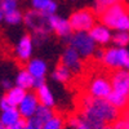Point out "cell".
<instances>
[{"label": "cell", "instance_id": "obj_24", "mask_svg": "<svg viewBox=\"0 0 129 129\" xmlns=\"http://www.w3.org/2000/svg\"><path fill=\"white\" fill-rule=\"evenodd\" d=\"M123 0H95V4H94V12L97 14H101L103 10H106L109 7L117 4V3H121Z\"/></svg>", "mask_w": 129, "mask_h": 129}, {"label": "cell", "instance_id": "obj_4", "mask_svg": "<svg viewBox=\"0 0 129 129\" xmlns=\"http://www.w3.org/2000/svg\"><path fill=\"white\" fill-rule=\"evenodd\" d=\"M69 21L74 31L89 32L95 25V14L93 10L84 8V9H79L76 12H74L70 16Z\"/></svg>", "mask_w": 129, "mask_h": 129}, {"label": "cell", "instance_id": "obj_34", "mask_svg": "<svg viewBox=\"0 0 129 129\" xmlns=\"http://www.w3.org/2000/svg\"><path fill=\"white\" fill-rule=\"evenodd\" d=\"M41 85H44V79H34V88L35 89H38Z\"/></svg>", "mask_w": 129, "mask_h": 129}, {"label": "cell", "instance_id": "obj_41", "mask_svg": "<svg viewBox=\"0 0 129 129\" xmlns=\"http://www.w3.org/2000/svg\"><path fill=\"white\" fill-rule=\"evenodd\" d=\"M126 8H128V10H129V4H128V5H126Z\"/></svg>", "mask_w": 129, "mask_h": 129}, {"label": "cell", "instance_id": "obj_42", "mask_svg": "<svg viewBox=\"0 0 129 129\" xmlns=\"http://www.w3.org/2000/svg\"><path fill=\"white\" fill-rule=\"evenodd\" d=\"M2 2H4V0H0V3H2Z\"/></svg>", "mask_w": 129, "mask_h": 129}, {"label": "cell", "instance_id": "obj_5", "mask_svg": "<svg viewBox=\"0 0 129 129\" xmlns=\"http://www.w3.org/2000/svg\"><path fill=\"white\" fill-rule=\"evenodd\" d=\"M112 92L110 76L106 78L103 75H95L87 84V94L95 98H107Z\"/></svg>", "mask_w": 129, "mask_h": 129}, {"label": "cell", "instance_id": "obj_6", "mask_svg": "<svg viewBox=\"0 0 129 129\" xmlns=\"http://www.w3.org/2000/svg\"><path fill=\"white\" fill-rule=\"evenodd\" d=\"M23 21L28 28H31L34 32H40V34H49V17L44 14L40 10H28L23 16Z\"/></svg>", "mask_w": 129, "mask_h": 129}, {"label": "cell", "instance_id": "obj_15", "mask_svg": "<svg viewBox=\"0 0 129 129\" xmlns=\"http://www.w3.org/2000/svg\"><path fill=\"white\" fill-rule=\"evenodd\" d=\"M26 70L31 74V76L34 79H44L45 74H47V63L43 61V59H31L27 63V67Z\"/></svg>", "mask_w": 129, "mask_h": 129}, {"label": "cell", "instance_id": "obj_7", "mask_svg": "<svg viewBox=\"0 0 129 129\" xmlns=\"http://www.w3.org/2000/svg\"><path fill=\"white\" fill-rule=\"evenodd\" d=\"M112 92L129 97V70H114L110 75Z\"/></svg>", "mask_w": 129, "mask_h": 129}, {"label": "cell", "instance_id": "obj_13", "mask_svg": "<svg viewBox=\"0 0 129 129\" xmlns=\"http://www.w3.org/2000/svg\"><path fill=\"white\" fill-rule=\"evenodd\" d=\"M92 39L95 41V44H107L110 40H112L111 28L105 26L103 23L94 25L93 28L89 31Z\"/></svg>", "mask_w": 129, "mask_h": 129}, {"label": "cell", "instance_id": "obj_27", "mask_svg": "<svg viewBox=\"0 0 129 129\" xmlns=\"http://www.w3.org/2000/svg\"><path fill=\"white\" fill-rule=\"evenodd\" d=\"M0 9L4 12V14L17 10V0H4L0 3Z\"/></svg>", "mask_w": 129, "mask_h": 129}, {"label": "cell", "instance_id": "obj_18", "mask_svg": "<svg viewBox=\"0 0 129 129\" xmlns=\"http://www.w3.org/2000/svg\"><path fill=\"white\" fill-rule=\"evenodd\" d=\"M36 95H38V100L40 102V105H44L48 107H53L54 106V97H53L52 90L49 89L48 85H41L36 89Z\"/></svg>", "mask_w": 129, "mask_h": 129}, {"label": "cell", "instance_id": "obj_35", "mask_svg": "<svg viewBox=\"0 0 129 129\" xmlns=\"http://www.w3.org/2000/svg\"><path fill=\"white\" fill-rule=\"evenodd\" d=\"M3 87H4L5 89H8V90H9L10 88H12V84H10V81H9V80H4V81H3Z\"/></svg>", "mask_w": 129, "mask_h": 129}, {"label": "cell", "instance_id": "obj_16", "mask_svg": "<svg viewBox=\"0 0 129 129\" xmlns=\"http://www.w3.org/2000/svg\"><path fill=\"white\" fill-rule=\"evenodd\" d=\"M23 117L21 115L18 107H10L8 110H4L2 116H0V121L4 124V126H12L17 123H19Z\"/></svg>", "mask_w": 129, "mask_h": 129}, {"label": "cell", "instance_id": "obj_39", "mask_svg": "<svg viewBox=\"0 0 129 129\" xmlns=\"http://www.w3.org/2000/svg\"><path fill=\"white\" fill-rule=\"evenodd\" d=\"M0 129H4V124L2 121H0Z\"/></svg>", "mask_w": 129, "mask_h": 129}, {"label": "cell", "instance_id": "obj_28", "mask_svg": "<svg viewBox=\"0 0 129 129\" xmlns=\"http://www.w3.org/2000/svg\"><path fill=\"white\" fill-rule=\"evenodd\" d=\"M111 129H129V117L121 115L116 121L111 124Z\"/></svg>", "mask_w": 129, "mask_h": 129}, {"label": "cell", "instance_id": "obj_1", "mask_svg": "<svg viewBox=\"0 0 129 129\" xmlns=\"http://www.w3.org/2000/svg\"><path fill=\"white\" fill-rule=\"evenodd\" d=\"M79 111L81 116L93 117V119L110 125L121 116L120 110L110 103L107 98H95L87 93L80 95Z\"/></svg>", "mask_w": 129, "mask_h": 129}, {"label": "cell", "instance_id": "obj_23", "mask_svg": "<svg viewBox=\"0 0 129 129\" xmlns=\"http://www.w3.org/2000/svg\"><path fill=\"white\" fill-rule=\"evenodd\" d=\"M112 43L116 47L125 48L129 43V31H116V34L112 35Z\"/></svg>", "mask_w": 129, "mask_h": 129}, {"label": "cell", "instance_id": "obj_14", "mask_svg": "<svg viewBox=\"0 0 129 129\" xmlns=\"http://www.w3.org/2000/svg\"><path fill=\"white\" fill-rule=\"evenodd\" d=\"M54 115H56V114H54V111L52 110V107L40 105V106L38 107L35 115L32 116L31 119H28V120H31L32 123H35V124L39 125V126H43L48 120H50Z\"/></svg>", "mask_w": 129, "mask_h": 129}, {"label": "cell", "instance_id": "obj_32", "mask_svg": "<svg viewBox=\"0 0 129 129\" xmlns=\"http://www.w3.org/2000/svg\"><path fill=\"white\" fill-rule=\"evenodd\" d=\"M26 121H27L26 119H22L19 123H17V124H14V125H12V126H8V128H9V129H23Z\"/></svg>", "mask_w": 129, "mask_h": 129}, {"label": "cell", "instance_id": "obj_17", "mask_svg": "<svg viewBox=\"0 0 129 129\" xmlns=\"http://www.w3.org/2000/svg\"><path fill=\"white\" fill-rule=\"evenodd\" d=\"M26 94L27 93H26L25 89H22V88H19V87H17V85H16V87H12L7 92L5 97H7L8 102L10 103V106H12V107H18L19 103L22 102V100L25 98Z\"/></svg>", "mask_w": 129, "mask_h": 129}, {"label": "cell", "instance_id": "obj_8", "mask_svg": "<svg viewBox=\"0 0 129 129\" xmlns=\"http://www.w3.org/2000/svg\"><path fill=\"white\" fill-rule=\"evenodd\" d=\"M39 106H40V102L38 100L36 93H27L25 95V98L22 100V102L19 103L18 110H19V112H21L23 119L28 120L35 115Z\"/></svg>", "mask_w": 129, "mask_h": 129}, {"label": "cell", "instance_id": "obj_19", "mask_svg": "<svg viewBox=\"0 0 129 129\" xmlns=\"http://www.w3.org/2000/svg\"><path fill=\"white\" fill-rule=\"evenodd\" d=\"M16 85L19 87V88H22V89H25V90H27L30 88H34V78L31 76V74L27 70H21L17 74Z\"/></svg>", "mask_w": 129, "mask_h": 129}, {"label": "cell", "instance_id": "obj_12", "mask_svg": "<svg viewBox=\"0 0 129 129\" xmlns=\"http://www.w3.org/2000/svg\"><path fill=\"white\" fill-rule=\"evenodd\" d=\"M34 49V40L30 35H23L16 45V54L21 61H28Z\"/></svg>", "mask_w": 129, "mask_h": 129}, {"label": "cell", "instance_id": "obj_2", "mask_svg": "<svg viewBox=\"0 0 129 129\" xmlns=\"http://www.w3.org/2000/svg\"><path fill=\"white\" fill-rule=\"evenodd\" d=\"M100 21L105 26L116 31H129V13L124 3L109 7L100 14Z\"/></svg>", "mask_w": 129, "mask_h": 129}, {"label": "cell", "instance_id": "obj_38", "mask_svg": "<svg viewBox=\"0 0 129 129\" xmlns=\"http://www.w3.org/2000/svg\"><path fill=\"white\" fill-rule=\"evenodd\" d=\"M3 19H4V12H3L2 9H0V22H2Z\"/></svg>", "mask_w": 129, "mask_h": 129}, {"label": "cell", "instance_id": "obj_26", "mask_svg": "<svg viewBox=\"0 0 129 129\" xmlns=\"http://www.w3.org/2000/svg\"><path fill=\"white\" fill-rule=\"evenodd\" d=\"M4 19H5V22L9 23V25H18L21 21L23 19V16L21 14L18 10H14V12L4 14Z\"/></svg>", "mask_w": 129, "mask_h": 129}, {"label": "cell", "instance_id": "obj_21", "mask_svg": "<svg viewBox=\"0 0 129 129\" xmlns=\"http://www.w3.org/2000/svg\"><path fill=\"white\" fill-rule=\"evenodd\" d=\"M71 74H72V71L61 63L59 66L56 67L54 72H53V79L59 83H67L71 80Z\"/></svg>", "mask_w": 129, "mask_h": 129}, {"label": "cell", "instance_id": "obj_20", "mask_svg": "<svg viewBox=\"0 0 129 129\" xmlns=\"http://www.w3.org/2000/svg\"><path fill=\"white\" fill-rule=\"evenodd\" d=\"M107 100L110 101V103H112L116 109H119L120 111H124L129 107V97L117 94L115 92H111L110 95L107 97Z\"/></svg>", "mask_w": 129, "mask_h": 129}, {"label": "cell", "instance_id": "obj_31", "mask_svg": "<svg viewBox=\"0 0 129 129\" xmlns=\"http://www.w3.org/2000/svg\"><path fill=\"white\" fill-rule=\"evenodd\" d=\"M10 107H12V106H10V103L8 102V100H7V97L4 95L3 98L0 100V109H2V110L4 111V110H8V109H10Z\"/></svg>", "mask_w": 129, "mask_h": 129}, {"label": "cell", "instance_id": "obj_37", "mask_svg": "<svg viewBox=\"0 0 129 129\" xmlns=\"http://www.w3.org/2000/svg\"><path fill=\"white\" fill-rule=\"evenodd\" d=\"M100 129H111V125H110V124H106V125H103V126H101Z\"/></svg>", "mask_w": 129, "mask_h": 129}, {"label": "cell", "instance_id": "obj_33", "mask_svg": "<svg viewBox=\"0 0 129 129\" xmlns=\"http://www.w3.org/2000/svg\"><path fill=\"white\" fill-rule=\"evenodd\" d=\"M23 129H41V126L36 125L35 123H32L31 120H27L26 124H25V128Z\"/></svg>", "mask_w": 129, "mask_h": 129}, {"label": "cell", "instance_id": "obj_30", "mask_svg": "<svg viewBox=\"0 0 129 129\" xmlns=\"http://www.w3.org/2000/svg\"><path fill=\"white\" fill-rule=\"evenodd\" d=\"M56 10H57V4L54 3V2H52L47 8H45V10H44V12H43V13H44V14H47L48 17H50V16H53V14H54L56 13Z\"/></svg>", "mask_w": 129, "mask_h": 129}, {"label": "cell", "instance_id": "obj_9", "mask_svg": "<svg viewBox=\"0 0 129 129\" xmlns=\"http://www.w3.org/2000/svg\"><path fill=\"white\" fill-rule=\"evenodd\" d=\"M101 63L111 70H121V47H112L106 49Z\"/></svg>", "mask_w": 129, "mask_h": 129}, {"label": "cell", "instance_id": "obj_40", "mask_svg": "<svg viewBox=\"0 0 129 129\" xmlns=\"http://www.w3.org/2000/svg\"><path fill=\"white\" fill-rule=\"evenodd\" d=\"M4 129H9V128H8V126H4Z\"/></svg>", "mask_w": 129, "mask_h": 129}, {"label": "cell", "instance_id": "obj_11", "mask_svg": "<svg viewBox=\"0 0 129 129\" xmlns=\"http://www.w3.org/2000/svg\"><path fill=\"white\" fill-rule=\"evenodd\" d=\"M49 26H50V30L54 31L56 34L61 38L70 36L72 34V31H74L69 19L63 18V17H59V16H56V14L49 17Z\"/></svg>", "mask_w": 129, "mask_h": 129}, {"label": "cell", "instance_id": "obj_10", "mask_svg": "<svg viewBox=\"0 0 129 129\" xmlns=\"http://www.w3.org/2000/svg\"><path fill=\"white\" fill-rule=\"evenodd\" d=\"M61 63L63 66L70 69L72 72H79L81 70V56L78 50H75L72 47H69L64 49L63 54L61 57Z\"/></svg>", "mask_w": 129, "mask_h": 129}, {"label": "cell", "instance_id": "obj_3", "mask_svg": "<svg viewBox=\"0 0 129 129\" xmlns=\"http://www.w3.org/2000/svg\"><path fill=\"white\" fill-rule=\"evenodd\" d=\"M95 41L92 39L89 32L75 31L69 36V47H72L79 52L81 57H90L95 53Z\"/></svg>", "mask_w": 129, "mask_h": 129}, {"label": "cell", "instance_id": "obj_22", "mask_svg": "<svg viewBox=\"0 0 129 129\" xmlns=\"http://www.w3.org/2000/svg\"><path fill=\"white\" fill-rule=\"evenodd\" d=\"M67 125L70 129H90L88 123L85 121L80 115H72L69 117Z\"/></svg>", "mask_w": 129, "mask_h": 129}, {"label": "cell", "instance_id": "obj_36", "mask_svg": "<svg viewBox=\"0 0 129 129\" xmlns=\"http://www.w3.org/2000/svg\"><path fill=\"white\" fill-rule=\"evenodd\" d=\"M121 115H124V116H126V117H129V107H128V109L126 110H124L123 111V114Z\"/></svg>", "mask_w": 129, "mask_h": 129}, {"label": "cell", "instance_id": "obj_29", "mask_svg": "<svg viewBox=\"0 0 129 129\" xmlns=\"http://www.w3.org/2000/svg\"><path fill=\"white\" fill-rule=\"evenodd\" d=\"M53 2V0H31L32 8L35 10H40V12H44L45 8Z\"/></svg>", "mask_w": 129, "mask_h": 129}, {"label": "cell", "instance_id": "obj_25", "mask_svg": "<svg viewBox=\"0 0 129 129\" xmlns=\"http://www.w3.org/2000/svg\"><path fill=\"white\" fill-rule=\"evenodd\" d=\"M41 129H63V120H62V117L54 115L50 120H48L44 125L41 126Z\"/></svg>", "mask_w": 129, "mask_h": 129}]
</instances>
